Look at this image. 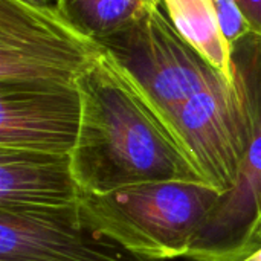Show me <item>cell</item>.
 <instances>
[{
  "instance_id": "3957f363",
  "label": "cell",
  "mask_w": 261,
  "mask_h": 261,
  "mask_svg": "<svg viewBox=\"0 0 261 261\" xmlns=\"http://www.w3.org/2000/svg\"><path fill=\"white\" fill-rule=\"evenodd\" d=\"M234 84L242 96L249 144L236 187L220 197L185 258L239 261L252 251L261 228V35L231 43Z\"/></svg>"
},
{
  "instance_id": "8992f818",
  "label": "cell",
  "mask_w": 261,
  "mask_h": 261,
  "mask_svg": "<svg viewBox=\"0 0 261 261\" xmlns=\"http://www.w3.org/2000/svg\"><path fill=\"white\" fill-rule=\"evenodd\" d=\"M0 261H162L138 255L92 229L78 205L61 210H0Z\"/></svg>"
},
{
  "instance_id": "277c9868",
  "label": "cell",
  "mask_w": 261,
  "mask_h": 261,
  "mask_svg": "<svg viewBox=\"0 0 261 261\" xmlns=\"http://www.w3.org/2000/svg\"><path fill=\"white\" fill-rule=\"evenodd\" d=\"M102 55L58 9L0 0V84L78 86Z\"/></svg>"
},
{
  "instance_id": "5bb4252c",
  "label": "cell",
  "mask_w": 261,
  "mask_h": 261,
  "mask_svg": "<svg viewBox=\"0 0 261 261\" xmlns=\"http://www.w3.org/2000/svg\"><path fill=\"white\" fill-rule=\"evenodd\" d=\"M239 261H261V245L257 246L254 251H251L249 254H246L242 260Z\"/></svg>"
},
{
  "instance_id": "7a4b0ae2",
  "label": "cell",
  "mask_w": 261,
  "mask_h": 261,
  "mask_svg": "<svg viewBox=\"0 0 261 261\" xmlns=\"http://www.w3.org/2000/svg\"><path fill=\"white\" fill-rule=\"evenodd\" d=\"M223 194L206 184L151 182L109 193L80 191L78 210L95 231L153 258L187 257Z\"/></svg>"
},
{
  "instance_id": "52a82bcc",
  "label": "cell",
  "mask_w": 261,
  "mask_h": 261,
  "mask_svg": "<svg viewBox=\"0 0 261 261\" xmlns=\"http://www.w3.org/2000/svg\"><path fill=\"white\" fill-rule=\"evenodd\" d=\"M83 122L78 86L0 84V148L72 154Z\"/></svg>"
},
{
  "instance_id": "ba28073f",
  "label": "cell",
  "mask_w": 261,
  "mask_h": 261,
  "mask_svg": "<svg viewBox=\"0 0 261 261\" xmlns=\"http://www.w3.org/2000/svg\"><path fill=\"white\" fill-rule=\"evenodd\" d=\"M80 191L70 154L0 148V210L70 208Z\"/></svg>"
},
{
  "instance_id": "5b68a950",
  "label": "cell",
  "mask_w": 261,
  "mask_h": 261,
  "mask_svg": "<svg viewBox=\"0 0 261 261\" xmlns=\"http://www.w3.org/2000/svg\"><path fill=\"white\" fill-rule=\"evenodd\" d=\"M99 44L168 127L180 106L220 72L174 29L161 8Z\"/></svg>"
},
{
  "instance_id": "4fadbf2b",
  "label": "cell",
  "mask_w": 261,
  "mask_h": 261,
  "mask_svg": "<svg viewBox=\"0 0 261 261\" xmlns=\"http://www.w3.org/2000/svg\"><path fill=\"white\" fill-rule=\"evenodd\" d=\"M28 5L37 6V8H47V9H58V2L60 0H20Z\"/></svg>"
},
{
  "instance_id": "6da1fadb",
  "label": "cell",
  "mask_w": 261,
  "mask_h": 261,
  "mask_svg": "<svg viewBox=\"0 0 261 261\" xmlns=\"http://www.w3.org/2000/svg\"><path fill=\"white\" fill-rule=\"evenodd\" d=\"M78 87L83 122L70 156L83 191L109 193L151 182L206 184L170 127L106 52Z\"/></svg>"
},
{
  "instance_id": "7c38bea8",
  "label": "cell",
  "mask_w": 261,
  "mask_h": 261,
  "mask_svg": "<svg viewBox=\"0 0 261 261\" xmlns=\"http://www.w3.org/2000/svg\"><path fill=\"white\" fill-rule=\"evenodd\" d=\"M251 29L261 35V0H236Z\"/></svg>"
},
{
  "instance_id": "9a60e30c",
  "label": "cell",
  "mask_w": 261,
  "mask_h": 261,
  "mask_svg": "<svg viewBox=\"0 0 261 261\" xmlns=\"http://www.w3.org/2000/svg\"><path fill=\"white\" fill-rule=\"evenodd\" d=\"M261 245V228L260 231H258V234H257V237H255V240H254V245H252V251L257 248V246H260Z\"/></svg>"
},
{
  "instance_id": "8fae6325",
  "label": "cell",
  "mask_w": 261,
  "mask_h": 261,
  "mask_svg": "<svg viewBox=\"0 0 261 261\" xmlns=\"http://www.w3.org/2000/svg\"><path fill=\"white\" fill-rule=\"evenodd\" d=\"M213 2L219 15L222 31L226 40L229 41V44L245 37L246 34L252 32L248 20L242 14L236 0H213Z\"/></svg>"
},
{
  "instance_id": "9c48e42d",
  "label": "cell",
  "mask_w": 261,
  "mask_h": 261,
  "mask_svg": "<svg viewBox=\"0 0 261 261\" xmlns=\"http://www.w3.org/2000/svg\"><path fill=\"white\" fill-rule=\"evenodd\" d=\"M174 29L228 80L234 81L231 44L226 40L213 0H161Z\"/></svg>"
},
{
  "instance_id": "30bf717a",
  "label": "cell",
  "mask_w": 261,
  "mask_h": 261,
  "mask_svg": "<svg viewBox=\"0 0 261 261\" xmlns=\"http://www.w3.org/2000/svg\"><path fill=\"white\" fill-rule=\"evenodd\" d=\"M161 8V0H60L58 11L95 41L110 38Z\"/></svg>"
}]
</instances>
